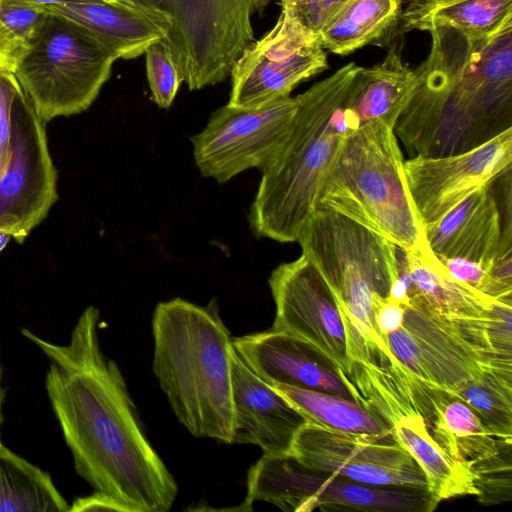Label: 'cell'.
Returning <instances> with one entry per match:
<instances>
[{
  "instance_id": "12",
  "label": "cell",
  "mask_w": 512,
  "mask_h": 512,
  "mask_svg": "<svg viewBox=\"0 0 512 512\" xmlns=\"http://www.w3.org/2000/svg\"><path fill=\"white\" fill-rule=\"evenodd\" d=\"M328 68L318 34L286 12L234 64L228 105L258 109L290 96L292 90Z\"/></svg>"
},
{
  "instance_id": "42",
  "label": "cell",
  "mask_w": 512,
  "mask_h": 512,
  "mask_svg": "<svg viewBox=\"0 0 512 512\" xmlns=\"http://www.w3.org/2000/svg\"><path fill=\"white\" fill-rule=\"evenodd\" d=\"M1 406H2V390H1V367H0V447L3 445L2 441H1V422H2Z\"/></svg>"
},
{
  "instance_id": "37",
  "label": "cell",
  "mask_w": 512,
  "mask_h": 512,
  "mask_svg": "<svg viewBox=\"0 0 512 512\" xmlns=\"http://www.w3.org/2000/svg\"><path fill=\"white\" fill-rule=\"evenodd\" d=\"M27 45L0 20V68L13 71Z\"/></svg>"
},
{
  "instance_id": "7",
  "label": "cell",
  "mask_w": 512,
  "mask_h": 512,
  "mask_svg": "<svg viewBox=\"0 0 512 512\" xmlns=\"http://www.w3.org/2000/svg\"><path fill=\"white\" fill-rule=\"evenodd\" d=\"M13 70L45 122L87 110L117 58L86 28L46 12Z\"/></svg>"
},
{
  "instance_id": "19",
  "label": "cell",
  "mask_w": 512,
  "mask_h": 512,
  "mask_svg": "<svg viewBox=\"0 0 512 512\" xmlns=\"http://www.w3.org/2000/svg\"><path fill=\"white\" fill-rule=\"evenodd\" d=\"M242 361L268 384H284L353 399L340 372L299 339L273 329L232 339Z\"/></svg>"
},
{
  "instance_id": "28",
  "label": "cell",
  "mask_w": 512,
  "mask_h": 512,
  "mask_svg": "<svg viewBox=\"0 0 512 512\" xmlns=\"http://www.w3.org/2000/svg\"><path fill=\"white\" fill-rule=\"evenodd\" d=\"M308 421L333 429L382 438H393L391 428L354 400L329 392L273 384Z\"/></svg>"
},
{
  "instance_id": "4",
  "label": "cell",
  "mask_w": 512,
  "mask_h": 512,
  "mask_svg": "<svg viewBox=\"0 0 512 512\" xmlns=\"http://www.w3.org/2000/svg\"><path fill=\"white\" fill-rule=\"evenodd\" d=\"M152 332L153 372L178 421L195 437L232 444L234 347L216 302H160Z\"/></svg>"
},
{
  "instance_id": "17",
  "label": "cell",
  "mask_w": 512,
  "mask_h": 512,
  "mask_svg": "<svg viewBox=\"0 0 512 512\" xmlns=\"http://www.w3.org/2000/svg\"><path fill=\"white\" fill-rule=\"evenodd\" d=\"M511 170L423 227L436 256L481 263L512 255Z\"/></svg>"
},
{
  "instance_id": "23",
  "label": "cell",
  "mask_w": 512,
  "mask_h": 512,
  "mask_svg": "<svg viewBox=\"0 0 512 512\" xmlns=\"http://www.w3.org/2000/svg\"><path fill=\"white\" fill-rule=\"evenodd\" d=\"M413 83L414 70L394 46L379 64L359 68L351 82L347 104L361 125L381 120L393 128Z\"/></svg>"
},
{
  "instance_id": "30",
  "label": "cell",
  "mask_w": 512,
  "mask_h": 512,
  "mask_svg": "<svg viewBox=\"0 0 512 512\" xmlns=\"http://www.w3.org/2000/svg\"><path fill=\"white\" fill-rule=\"evenodd\" d=\"M144 54L153 101L160 108L167 109L173 103L184 81L181 70L163 40L151 44Z\"/></svg>"
},
{
  "instance_id": "15",
  "label": "cell",
  "mask_w": 512,
  "mask_h": 512,
  "mask_svg": "<svg viewBox=\"0 0 512 512\" xmlns=\"http://www.w3.org/2000/svg\"><path fill=\"white\" fill-rule=\"evenodd\" d=\"M45 124L23 90L13 114L8 166L0 179V230L19 243L58 199Z\"/></svg>"
},
{
  "instance_id": "41",
  "label": "cell",
  "mask_w": 512,
  "mask_h": 512,
  "mask_svg": "<svg viewBox=\"0 0 512 512\" xmlns=\"http://www.w3.org/2000/svg\"><path fill=\"white\" fill-rule=\"evenodd\" d=\"M144 5L157 6L159 0H128Z\"/></svg>"
},
{
  "instance_id": "39",
  "label": "cell",
  "mask_w": 512,
  "mask_h": 512,
  "mask_svg": "<svg viewBox=\"0 0 512 512\" xmlns=\"http://www.w3.org/2000/svg\"><path fill=\"white\" fill-rule=\"evenodd\" d=\"M19 2L24 5L33 6L37 8H41L46 11V8L56 4L62 3H73V2H82L85 0H13Z\"/></svg>"
},
{
  "instance_id": "40",
  "label": "cell",
  "mask_w": 512,
  "mask_h": 512,
  "mask_svg": "<svg viewBox=\"0 0 512 512\" xmlns=\"http://www.w3.org/2000/svg\"><path fill=\"white\" fill-rule=\"evenodd\" d=\"M11 238L12 235L10 233L0 230V252L4 249Z\"/></svg>"
},
{
  "instance_id": "11",
  "label": "cell",
  "mask_w": 512,
  "mask_h": 512,
  "mask_svg": "<svg viewBox=\"0 0 512 512\" xmlns=\"http://www.w3.org/2000/svg\"><path fill=\"white\" fill-rule=\"evenodd\" d=\"M297 107V96L258 109L222 106L190 138L195 165L203 176L219 184L250 168L265 171L281 154Z\"/></svg>"
},
{
  "instance_id": "18",
  "label": "cell",
  "mask_w": 512,
  "mask_h": 512,
  "mask_svg": "<svg viewBox=\"0 0 512 512\" xmlns=\"http://www.w3.org/2000/svg\"><path fill=\"white\" fill-rule=\"evenodd\" d=\"M232 444H253L264 455H289L305 417L273 386L231 355Z\"/></svg>"
},
{
  "instance_id": "25",
  "label": "cell",
  "mask_w": 512,
  "mask_h": 512,
  "mask_svg": "<svg viewBox=\"0 0 512 512\" xmlns=\"http://www.w3.org/2000/svg\"><path fill=\"white\" fill-rule=\"evenodd\" d=\"M512 19V0H409L401 10V32L449 25L473 36L489 35Z\"/></svg>"
},
{
  "instance_id": "14",
  "label": "cell",
  "mask_w": 512,
  "mask_h": 512,
  "mask_svg": "<svg viewBox=\"0 0 512 512\" xmlns=\"http://www.w3.org/2000/svg\"><path fill=\"white\" fill-rule=\"evenodd\" d=\"M289 455L309 469L364 484L427 488L421 468L393 438L349 433L306 420L295 433Z\"/></svg>"
},
{
  "instance_id": "38",
  "label": "cell",
  "mask_w": 512,
  "mask_h": 512,
  "mask_svg": "<svg viewBox=\"0 0 512 512\" xmlns=\"http://www.w3.org/2000/svg\"><path fill=\"white\" fill-rule=\"evenodd\" d=\"M84 511L126 512V510L113 498L97 491H94L91 495L75 499L69 508V512Z\"/></svg>"
},
{
  "instance_id": "33",
  "label": "cell",
  "mask_w": 512,
  "mask_h": 512,
  "mask_svg": "<svg viewBox=\"0 0 512 512\" xmlns=\"http://www.w3.org/2000/svg\"><path fill=\"white\" fill-rule=\"evenodd\" d=\"M23 92L14 72L0 68V179L11 152L12 121L16 102Z\"/></svg>"
},
{
  "instance_id": "21",
  "label": "cell",
  "mask_w": 512,
  "mask_h": 512,
  "mask_svg": "<svg viewBox=\"0 0 512 512\" xmlns=\"http://www.w3.org/2000/svg\"><path fill=\"white\" fill-rule=\"evenodd\" d=\"M405 256L414 284L412 295H418L442 319L491 347L487 339V327L493 306L499 300L492 299L451 276L427 242L414 249L405 250Z\"/></svg>"
},
{
  "instance_id": "27",
  "label": "cell",
  "mask_w": 512,
  "mask_h": 512,
  "mask_svg": "<svg viewBox=\"0 0 512 512\" xmlns=\"http://www.w3.org/2000/svg\"><path fill=\"white\" fill-rule=\"evenodd\" d=\"M51 476L0 447V512H69Z\"/></svg>"
},
{
  "instance_id": "32",
  "label": "cell",
  "mask_w": 512,
  "mask_h": 512,
  "mask_svg": "<svg viewBox=\"0 0 512 512\" xmlns=\"http://www.w3.org/2000/svg\"><path fill=\"white\" fill-rule=\"evenodd\" d=\"M505 447L498 455L472 467L477 497L483 503H500L511 499V457L505 459Z\"/></svg>"
},
{
  "instance_id": "29",
  "label": "cell",
  "mask_w": 512,
  "mask_h": 512,
  "mask_svg": "<svg viewBox=\"0 0 512 512\" xmlns=\"http://www.w3.org/2000/svg\"><path fill=\"white\" fill-rule=\"evenodd\" d=\"M454 397L466 403L498 440L511 444L512 373H487Z\"/></svg>"
},
{
  "instance_id": "6",
  "label": "cell",
  "mask_w": 512,
  "mask_h": 512,
  "mask_svg": "<svg viewBox=\"0 0 512 512\" xmlns=\"http://www.w3.org/2000/svg\"><path fill=\"white\" fill-rule=\"evenodd\" d=\"M297 242L335 293L361 344L393 358L376 328L375 313L398 279L396 245L339 213L323 209L312 212Z\"/></svg>"
},
{
  "instance_id": "16",
  "label": "cell",
  "mask_w": 512,
  "mask_h": 512,
  "mask_svg": "<svg viewBox=\"0 0 512 512\" xmlns=\"http://www.w3.org/2000/svg\"><path fill=\"white\" fill-rule=\"evenodd\" d=\"M512 128L470 151L404 161L406 186L422 227L433 224L476 190L511 170Z\"/></svg>"
},
{
  "instance_id": "13",
  "label": "cell",
  "mask_w": 512,
  "mask_h": 512,
  "mask_svg": "<svg viewBox=\"0 0 512 512\" xmlns=\"http://www.w3.org/2000/svg\"><path fill=\"white\" fill-rule=\"evenodd\" d=\"M268 283L276 306L271 329L306 343L348 377L352 366L349 323L317 268L302 254L275 268Z\"/></svg>"
},
{
  "instance_id": "36",
  "label": "cell",
  "mask_w": 512,
  "mask_h": 512,
  "mask_svg": "<svg viewBox=\"0 0 512 512\" xmlns=\"http://www.w3.org/2000/svg\"><path fill=\"white\" fill-rule=\"evenodd\" d=\"M405 306L390 299H385L375 313L376 328L382 338L388 343V335L402 326Z\"/></svg>"
},
{
  "instance_id": "2",
  "label": "cell",
  "mask_w": 512,
  "mask_h": 512,
  "mask_svg": "<svg viewBox=\"0 0 512 512\" xmlns=\"http://www.w3.org/2000/svg\"><path fill=\"white\" fill-rule=\"evenodd\" d=\"M431 48L393 131L410 157L475 149L512 128V19L484 36L428 29Z\"/></svg>"
},
{
  "instance_id": "34",
  "label": "cell",
  "mask_w": 512,
  "mask_h": 512,
  "mask_svg": "<svg viewBox=\"0 0 512 512\" xmlns=\"http://www.w3.org/2000/svg\"><path fill=\"white\" fill-rule=\"evenodd\" d=\"M348 0H288L281 5L301 25L318 34L326 21Z\"/></svg>"
},
{
  "instance_id": "24",
  "label": "cell",
  "mask_w": 512,
  "mask_h": 512,
  "mask_svg": "<svg viewBox=\"0 0 512 512\" xmlns=\"http://www.w3.org/2000/svg\"><path fill=\"white\" fill-rule=\"evenodd\" d=\"M428 426L433 438L453 459L472 469L498 455L509 443L498 440L463 401L432 390Z\"/></svg>"
},
{
  "instance_id": "1",
  "label": "cell",
  "mask_w": 512,
  "mask_h": 512,
  "mask_svg": "<svg viewBox=\"0 0 512 512\" xmlns=\"http://www.w3.org/2000/svg\"><path fill=\"white\" fill-rule=\"evenodd\" d=\"M99 317L88 306L66 344L21 333L49 359L45 388L77 474L126 512H167L177 484L144 434L117 363L101 350Z\"/></svg>"
},
{
  "instance_id": "8",
  "label": "cell",
  "mask_w": 512,
  "mask_h": 512,
  "mask_svg": "<svg viewBox=\"0 0 512 512\" xmlns=\"http://www.w3.org/2000/svg\"><path fill=\"white\" fill-rule=\"evenodd\" d=\"M257 500L297 512H429L437 506L425 490L364 484L309 469L291 455L264 454L248 472L244 509Z\"/></svg>"
},
{
  "instance_id": "3",
  "label": "cell",
  "mask_w": 512,
  "mask_h": 512,
  "mask_svg": "<svg viewBox=\"0 0 512 512\" xmlns=\"http://www.w3.org/2000/svg\"><path fill=\"white\" fill-rule=\"evenodd\" d=\"M359 68L350 62L297 96L290 135L277 160L262 172L250 207L248 220L256 236L297 241L342 141L361 126L347 104Z\"/></svg>"
},
{
  "instance_id": "22",
  "label": "cell",
  "mask_w": 512,
  "mask_h": 512,
  "mask_svg": "<svg viewBox=\"0 0 512 512\" xmlns=\"http://www.w3.org/2000/svg\"><path fill=\"white\" fill-rule=\"evenodd\" d=\"M389 427L393 439L421 468L426 491L436 505L456 497L478 496L472 469L453 459L437 443L421 413L407 411L396 417Z\"/></svg>"
},
{
  "instance_id": "26",
  "label": "cell",
  "mask_w": 512,
  "mask_h": 512,
  "mask_svg": "<svg viewBox=\"0 0 512 512\" xmlns=\"http://www.w3.org/2000/svg\"><path fill=\"white\" fill-rule=\"evenodd\" d=\"M402 0H348L318 33L321 45L347 55L391 36L397 27Z\"/></svg>"
},
{
  "instance_id": "31",
  "label": "cell",
  "mask_w": 512,
  "mask_h": 512,
  "mask_svg": "<svg viewBox=\"0 0 512 512\" xmlns=\"http://www.w3.org/2000/svg\"><path fill=\"white\" fill-rule=\"evenodd\" d=\"M437 258L455 279L492 299L512 303V283L505 282L494 274V262L488 264L462 258Z\"/></svg>"
},
{
  "instance_id": "9",
  "label": "cell",
  "mask_w": 512,
  "mask_h": 512,
  "mask_svg": "<svg viewBox=\"0 0 512 512\" xmlns=\"http://www.w3.org/2000/svg\"><path fill=\"white\" fill-rule=\"evenodd\" d=\"M271 0H159L172 25L163 39L190 90L224 81L255 41L252 17Z\"/></svg>"
},
{
  "instance_id": "5",
  "label": "cell",
  "mask_w": 512,
  "mask_h": 512,
  "mask_svg": "<svg viewBox=\"0 0 512 512\" xmlns=\"http://www.w3.org/2000/svg\"><path fill=\"white\" fill-rule=\"evenodd\" d=\"M393 128L369 121L350 132L319 187L315 209L339 213L403 250L426 242Z\"/></svg>"
},
{
  "instance_id": "10",
  "label": "cell",
  "mask_w": 512,
  "mask_h": 512,
  "mask_svg": "<svg viewBox=\"0 0 512 512\" xmlns=\"http://www.w3.org/2000/svg\"><path fill=\"white\" fill-rule=\"evenodd\" d=\"M389 350L416 381L450 396L490 372L512 373V355L465 334L432 312L416 294L402 326L388 335Z\"/></svg>"
},
{
  "instance_id": "20",
  "label": "cell",
  "mask_w": 512,
  "mask_h": 512,
  "mask_svg": "<svg viewBox=\"0 0 512 512\" xmlns=\"http://www.w3.org/2000/svg\"><path fill=\"white\" fill-rule=\"evenodd\" d=\"M46 12L66 17L91 32L117 59H133L165 39L172 20L157 6L128 0L62 3Z\"/></svg>"
},
{
  "instance_id": "35",
  "label": "cell",
  "mask_w": 512,
  "mask_h": 512,
  "mask_svg": "<svg viewBox=\"0 0 512 512\" xmlns=\"http://www.w3.org/2000/svg\"><path fill=\"white\" fill-rule=\"evenodd\" d=\"M46 11L13 0H0V20L18 38L28 43Z\"/></svg>"
}]
</instances>
